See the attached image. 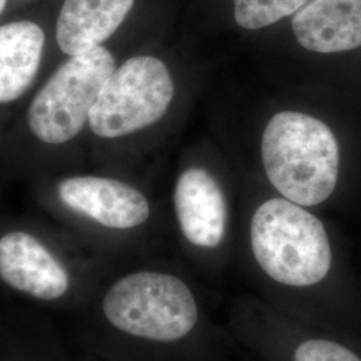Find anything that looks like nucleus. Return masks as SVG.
Segmentation results:
<instances>
[{"mask_svg": "<svg viewBox=\"0 0 361 361\" xmlns=\"http://www.w3.org/2000/svg\"><path fill=\"white\" fill-rule=\"evenodd\" d=\"M261 155L271 185L300 207H316L335 192L338 145L334 131L314 116L276 114L264 131Z\"/></svg>", "mask_w": 361, "mask_h": 361, "instance_id": "1", "label": "nucleus"}, {"mask_svg": "<svg viewBox=\"0 0 361 361\" xmlns=\"http://www.w3.org/2000/svg\"><path fill=\"white\" fill-rule=\"evenodd\" d=\"M250 245L261 271L289 288L320 284L332 268L323 222L286 198H271L256 209Z\"/></svg>", "mask_w": 361, "mask_h": 361, "instance_id": "2", "label": "nucleus"}, {"mask_svg": "<svg viewBox=\"0 0 361 361\" xmlns=\"http://www.w3.org/2000/svg\"><path fill=\"white\" fill-rule=\"evenodd\" d=\"M102 310L118 331L157 343L188 337L200 317L189 285L159 271H135L122 277L106 292Z\"/></svg>", "mask_w": 361, "mask_h": 361, "instance_id": "3", "label": "nucleus"}, {"mask_svg": "<svg viewBox=\"0 0 361 361\" xmlns=\"http://www.w3.org/2000/svg\"><path fill=\"white\" fill-rule=\"evenodd\" d=\"M114 70L116 61L102 46L71 56L31 102L28 126L32 134L50 145L77 137Z\"/></svg>", "mask_w": 361, "mask_h": 361, "instance_id": "4", "label": "nucleus"}, {"mask_svg": "<svg viewBox=\"0 0 361 361\" xmlns=\"http://www.w3.org/2000/svg\"><path fill=\"white\" fill-rule=\"evenodd\" d=\"M174 83L154 56H134L106 80L91 109L89 125L101 138H118L149 128L166 114Z\"/></svg>", "mask_w": 361, "mask_h": 361, "instance_id": "5", "label": "nucleus"}, {"mask_svg": "<svg viewBox=\"0 0 361 361\" xmlns=\"http://www.w3.org/2000/svg\"><path fill=\"white\" fill-rule=\"evenodd\" d=\"M58 193L66 207L111 229H133L150 216L146 197L125 182L101 177L62 180Z\"/></svg>", "mask_w": 361, "mask_h": 361, "instance_id": "6", "label": "nucleus"}, {"mask_svg": "<svg viewBox=\"0 0 361 361\" xmlns=\"http://www.w3.org/2000/svg\"><path fill=\"white\" fill-rule=\"evenodd\" d=\"M0 279L13 289L39 300H56L68 289L63 265L38 238L13 232L0 238Z\"/></svg>", "mask_w": 361, "mask_h": 361, "instance_id": "7", "label": "nucleus"}, {"mask_svg": "<svg viewBox=\"0 0 361 361\" xmlns=\"http://www.w3.org/2000/svg\"><path fill=\"white\" fill-rule=\"evenodd\" d=\"M174 209L180 232L190 244L212 249L222 243L228 207L219 182L207 170L192 168L180 174Z\"/></svg>", "mask_w": 361, "mask_h": 361, "instance_id": "8", "label": "nucleus"}, {"mask_svg": "<svg viewBox=\"0 0 361 361\" xmlns=\"http://www.w3.org/2000/svg\"><path fill=\"white\" fill-rule=\"evenodd\" d=\"M293 34L307 50L322 54L361 47V0H308L293 16Z\"/></svg>", "mask_w": 361, "mask_h": 361, "instance_id": "9", "label": "nucleus"}, {"mask_svg": "<svg viewBox=\"0 0 361 361\" xmlns=\"http://www.w3.org/2000/svg\"><path fill=\"white\" fill-rule=\"evenodd\" d=\"M135 0H65L56 22V42L74 56L90 51L122 25Z\"/></svg>", "mask_w": 361, "mask_h": 361, "instance_id": "10", "label": "nucleus"}, {"mask_svg": "<svg viewBox=\"0 0 361 361\" xmlns=\"http://www.w3.org/2000/svg\"><path fill=\"white\" fill-rule=\"evenodd\" d=\"M44 32L28 20L0 27V104L18 99L38 74Z\"/></svg>", "mask_w": 361, "mask_h": 361, "instance_id": "11", "label": "nucleus"}, {"mask_svg": "<svg viewBox=\"0 0 361 361\" xmlns=\"http://www.w3.org/2000/svg\"><path fill=\"white\" fill-rule=\"evenodd\" d=\"M308 0H234V19L246 30H259L296 13Z\"/></svg>", "mask_w": 361, "mask_h": 361, "instance_id": "12", "label": "nucleus"}, {"mask_svg": "<svg viewBox=\"0 0 361 361\" xmlns=\"http://www.w3.org/2000/svg\"><path fill=\"white\" fill-rule=\"evenodd\" d=\"M292 361H361V357L332 340L307 338L293 349Z\"/></svg>", "mask_w": 361, "mask_h": 361, "instance_id": "13", "label": "nucleus"}, {"mask_svg": "<svg viewBox=\"0 0 361 361\" xmlns=\"http://www.w3.org/2000/svg\"><path fill=\"white\" fill-rule=\"evenodd\" d=\"M6 3L7 0H0V15L4 11V7H6Z\"/></svg>", "mask_w": 361, "mask_h": 361, "instance_id": "14", "label": "nucleus"}]
</instances>
